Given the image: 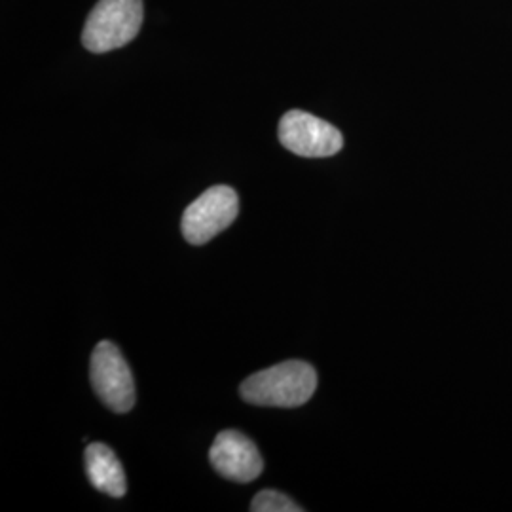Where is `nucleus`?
Listing matches in <instances>:
<instances>
[{
    "label": "nucleus",
    "mask_w": 512,
    "mask_h": 512,
    "mask_svg": "<svg viewBox=\"0 0 512 512\" xmlns=\"http://www.w3.org/2000/svg\"><path fill=\"white\" fill-rule=\"evenodd\" d=\"M315 389L317 372L310 363L285 361L247 378L239 393L245 403L255 406L296 408L308 403Z\"/></svg>",
    "instance_id": "f257e3e1"
},
{
    "label": "nucleus",
    "mask_w": 512,
    "mask_h": 512,
    "mask_svg": "<svg viewBox=\"0 0 512 512\" xmlns=\"http://www.w3.org/2000/svg\"><path fill=\"white\" fill-rule=\"evenodd\" d=\"M143 25V0H99L82 31V44L93 54H107L129 44Z\"/></svg>",
    "instance_id": "f03ea898"
},
{
    "label": "nucleus",
    "mask_w": 512,
    "mask_h": 512,
    "mask_svg": "<svg viewBox=\"0 0 512 512\" xmlns=\"http://www.w3.org/2000/svg\"><path fill=\"white\" fill-rule=\"evenodd\" d=\"M238 213L236 190L226 184L213 186L184 209L181 222L184 239L192 245H205L226 230L236 220Z\"/></svg>",
    "instance_id": "7ed1b4c3"
},
{
    "label": "nucleus",
    "mask_w": 512,
    "mask_h": 512,
    "mask_svg": "<svg viewBox=\"0 0 512 512\" xmlns=\"http://www.w3.org/2000/svg\"><path fill=\"white\" fill-rule=\"evenodd\" d=\"M93 391L116 414H126L135 404V384L129 365L118 346L99 342L90 363Z\"/></svg>",
    "instance_id": "20e7f679"
},
{
    "label": "nucleus",
    "mask_w": 512,
    "mask_h": 512,
    "mask_svg": "<svg viewBox=\"0 0 512 512\" xmlns=\"http://www.w3.org/2000/svg\"><path fill=\"white\" fill-rule=\"evenodd\" d=\"M281 145L302 158H329L344 147V135L304 110H289L279 120Z\"/></svg>",
    "instance_id": "39448f33"
},
{
    "label": "nucleus",
    "mask_w": 512,
    "mask_h": 512,
    "mask_svg": "<svg viewBox=\"0 0 512 512\" xmlns=\"http://www.w3.org/2000/svg\"><path fill=\"white\" fill-rule=\"evenodd\" d=\"M209 459L220 476L239 484L253 482L264 469V459L255 442L232 429L217 435L209 450Z\"/></svg>",
    "instance_id": "423d86ee"
},
{
    "label": "nucleus",
    "mask_w": 512,
    "mask_h": 512,
    "mask_svg": "<svg viewBox=\"0 0 512 512\" xmlns=\"http://www.w3.org/2000/svg\"><path fill=\"white\" fill-rule=\"evenodd\" d=\"M86 471L95 490L110 497H124L128 492L124 467L107 444L93 442L86 448Z\"/></svg>",
    "instance_id": "0eeeda50"
},
{
    "label": "nucleus",
    "mask_w": 512,
    "mask_h": 512,
    "mask_svg": "<svg viewBox=\"0 0 512 512\" xmlns=\"http://www.w3.org/2000/svg\"><path fill=\"white\" fill-rule=\"evenodd\" d=\"M253 512H300L302 507L296 505L291 497L275 490H264L256 495L251 503Z\"/></svg>",
    "instance_id": "6e6552de"
}]
</instances>
